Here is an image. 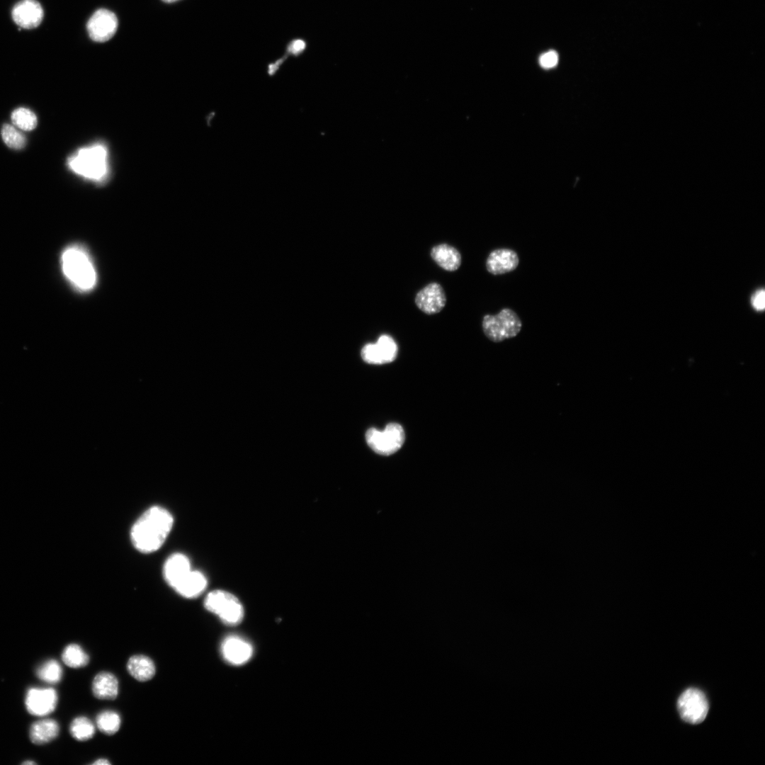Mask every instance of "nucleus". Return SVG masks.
<instances>
[{"instance_id":"1","label":"nucleus","mask_w":765,"mask_h":765,"mask_svg":"<svg viewBox=\"0 0 765 765\" xmlns=\"http://www.w3.org/2000/svg\"><path fill=\"white\" fill-rule=\"evenodd\" d=\"M173 523V516L166 509L158 506L148 509L132 527L133 545L143 553L158 550L169 536Z\"/></svg>"},{"instance_id":"2","label":"nucleus","mask_w":765,"mask_h":765,"mask_svg":"<svg viewBox=\"0 0 765 765\" xmlns=\"http://www.w3.org/2000/svg\"><path fill=\"white\" fill-rule=\"evenodd\" d=\"M63 274L73 287L81 291L91 290L97 282V273L88 251L79 244L66 248L61 256Z\"/></svg>"},{"instance_id":"3","label":"nucleus","mask_w":765,"mask_h":765,"mask_svg":"<svg viewBox=\"0 0 765 765\" xmlns=\"http://www.w3.org/2000/svg\"><path fill=\"white\" fill-rule=\"evenodd\" d=\"M69 168L76 174L95 183H103L109 175L107 147L96 142L79 149L68 159Z\"/></svg>"},{"instance_id":"4","label":"nucleus","mask_w":765,"mask_h":765,"mask_svg":"<svg viewBox=\"0 0 765 765\" xmlns=\"http://www.w3.org/2000/svg\"><path fill=\"white\" fill-rule=\"evenodd\" d=\"M522 322L518 315L510 308H503L496 314H485L482 321V331L490 341L499 343L511 339L521 332Z\"/></svg>"},{"instance_id":"5","label":"nucleus","mask_w":765,"mask_h":765,"mask_svg":"<svg viewBox=\"0 0 765 765\" xmlns=\"http://www.w3.org/2000/svg\"><path fill=\"white\" fill-rule=\"evenodd\" d=\"M204 606L208 611L217 615L223 623L228 625H236L240 623L244 617V608L239 599L223 590L210 592L205 599Z\"/></svg>"},{"instance_id":"6","label":"nucleus","mask_w":765,"mask_h":765,"mask_svg":"<svg viewBox=\"0 0 765 765\" xmlns=\"http://www.w3.org/2000/svg\"><path fill=\"white\" fill-rule=\"evenodd\" d=\"M404 440V431L397 423H390L382 431L370 428L366 433L368 446L376 453L382 455L396 453L402 446Z\"/></svg>"},{"instance_id":"7","label":"nucleus","mask_w":765,"mask_h":765,"mask_svg":"<svg viewBox=\"0 0 765 765\" xmlns=\"http://www.w3.org/2000/svg\"><path fill=\"white\" fill-rule=\"evenodd\" d=\"M677 708L682 720L691 724H698L705 720L708 714V703L701 691L689 688L679 696Z\"/></svg>"},{"instance_id":"8","label":"nucleus","mask_w":765,"mask_h":765,"mask_svg":"<svg viewBox=\"0 0 765 765\" xmlns=\"http://www.w3.org/2000/svg\"><path fill=\"white\" fill-rule=\"evenodd\" d=\"M118 27L116 15L106 8L96 10L86 23L89 38L97 42H104L113 37Z\"/></svg>"},{"instance_id":"9","label":"nucleus","mask_w":765,"mask_h":765,"mask_svg":"<svg viewBox=\"0 0 765 765\" xmlns=\"http://www.w3.org/2000/svg\"><path fill=\"white\" fill-rule=\"evenodd\" d=\"M397 345L394 339L387 334L379 336L376 343L363 346L361 355L362 359L370 364H383L392 362L397 356Z\"/></svg>"},{"instance_id":"10","label":"nucleus","mask_w":765,"mask_h":765,"mask_svg":"<svg viewBox=\"0 0 765 765\" xmlns=\"http://www.w3.org/2000/svg\"><path fill=\"white\" fill-rule=\"evenodd\" d=\"M57 703V694L52 688H30L25 699L28 712L35 716H44L52 713Z\"/></svg>"},{"instance_id":"11","label":"nucleus","mask_w":765,"mask_h":765,"mask_svg":"<svg viewBox=\"0 0 765 765\" xmlns=\"http://www.w3.org/2000/svg\"><path fill=\"white\" fill-rule=\"evenodd\" d=\"M446 300L443 288L436 282L430 283L422 288L414 298L416 307L429 315L440 312L444 308Z\"/></svg>"},{"instance_id":"12","label":"nucleus","mask_w":765,"mask_h":765,"mask_svg":"<svg viewBox=\"0 0 765 765\" xmlns=\"http://www.w3.org/2000/svg\"><path fill=\"white\" fill-rule=\"evenodd\" d=\"M11 17L20 28L32 29L41 23L44 11L37 0H21L12 8Z\"/></svg>"},{"instance_id":"13","label":"nucleus","mask_w":765,"mask_h":765,"mask_svg":"<svg viewBox=\"0 0 765 765\" xmlns=\"http://www.w3.org/2000/svg\"><path fill=\"white\" fill-rule=\"evenodd\" d=\"M221 653L226 662L233 665L247 662L253 654L252 645L238 635L226 637L221 644Z\"/></svg>"},{"instance_id":"14","label":"nucleus","mask_w":765,"mask_h":765,"mask_svg":"<svg viewBox=\"0 0 765 765\" xmlns=\"http://www.w3.org/2000/svg\"><path fill=\"white\" fill-rule=\"evenodd\" d=\"M519 264L517 253L511 249L501 248L492 250L488 255L485 266L492 275H502L514 271Z\"/></svg>"},{"instance_id":"15","label":"nucleus","mask_w":765,"mask_h":765,"mask_svg":"<svg viewBox=\"0 0 765 765\" xmlns=\"http://www.w3.org/2000/svg\"><path fill=\"white\" fill-rule=\"evenodd\" d=\"M430 255L438 266L447 271L458 270L462 263L460 251L455 247L445 243L434 246Z\"/></svg>"},{"instance_id":"16","label":"nucleus","mask_w":765,"mask_h":765,"mask_svg":"<svg viewBox=\"0 0 765 765\" xmlns=\"http://www.w3.org/2000/svg\"><path fill=\"white\" fill-rule=\"evenodd\" d=\"M191 570L190 561L185 555L173 554L166 560L164 566L165 580L174 588Z\"/></svg>"},{"instance_id":"17","label":"nucleus","mask_w":765,"mask_h":765,"mask_svg":"<svg viewBox=\"0 0 765 765\" xmlns=\"http://www.w3.org/2000/svg\"><path fill=\"white\" fill-rule=\"evenodd\" d=\"M207 586L204 574L196 570H190L173 588L183 597L191 599L199 596Z\"/></svg>"},{"instance_id":"18","label":"nucleus","mask_w":765,"mask_h":765,"mask_svg":"<svg viewBox=\"0 0 765 765\" xmlns=\"http://www.w3.org/2000/svg\"><path fill=\"white\" fill-rule=\"evenodd\" d=\"M60 732L57 721L45 718L34 722L29 730L31 742L35 744H44L55 739Z\"/></svg>"},{"instance_id":"19","label":"nucleus","mask_w":765,"mask_h":765,"mask_svg":"<svg viewBox=\"0 0 765 765\" xmlns=\"http://www.w3.org/2000/svg\"><path fill=\"white\" fill-rule=\"evenodd\" d=\"M92 691L98 699L113 700L118 693V681L111 673L102 672L96 674L92 682Z\"/></svg>"},{"instance_id":"20","label":"nucleus","mask_w":765,"mask_h":765,"mask_svg":"<svg viewBox=\"0 0 765 765\" xmlns=\"http://www.w3.org/2000/svg\"><path fill=\"white\" fill-rule=\"evenodd\" d=\"M127 669L133 678L140 681L151 679L154 676L156 670L153 661L149 657L142 654L134 655L130 657L127 663Z\"/></svg>"},{"instance_id":"21","label":"nucleus","mask_w":765,"mask_h":765,"mask_svg":"<svg viewBox=\"0 0 765 765\" xmlns=\"http://www.w3.org/2000/svg\"><path fill=\"white\" fill-rule=\"evenodd\" d=\"M64 663L71 668H80L86 666L89 661V655L77 644H69L64 649L62 654Z\"/></svg>"},{"instance_id":"22","label":"nucleus","mask_w":765,"mask_h":765,"mask_svg":"<svg viewBox=\"0 0 765 765\" xmlns=\"http://www.w3.org/2000/svg\"><path fill=\"white\" fill-rule=\"evenodd\" d=\"M71 735L78 741H86L95 733L94 723L86 717L79 716L74 718L69 725Z\"/></svg>"},{"instance_id":"23","label":"nucleus","mask_w":765,"mask_h":765,"mask_svg":"<svg viewBox=\"0 0 765 765\" xmlns=\"http://www.w3.org/2000/svg\"><path fill=\"white\" fill-rule=\"evenodd\" d=\"M37 676L49 684L58 683L62 676V669L55 659H49L40 664L36 669Z\"/></svg>"},{"instance_id":"24","label":"nucleus","mask_w":765,"mask_h":765,"mask_svg":"<svg viewBox=\"0 0 765 765\" xmlns=\"http://www.w3.org/2000/svg\"><path fill=\"white\" fill-rule=\"evenodd\" d=\"M96 726L98 729L106 734H115L120 726V717L113 710H104L101 712L96 717Z\"/></svg>"},{"instance_id":"25","label":"nucleus","mask_w":765,"mask_h":765,"mask_svg":"<svg viewBox=\"0 0 765 765\" xmlns=\"http://www.w3.org/2000/svg\"><path fill=\"white\" fill-rule=\"evenodd\" d=\"M13 123L23 130H32L37 125V118L33 112L25 108L16 109L11 114Z\"/></svg>"},{"instance_id":"26","label":"nucleus","mask_w":765,"mask_h":765,"mask_svg":"<svg viewBox=\"0 0 765 765\" xmlns=\"http://www.w3.org/2000/svg\"><path fill=\"white\" fill-rule=\"evenodd\" d=\"M1 136L5 144L12 149H21L26 144L25 137L12 125L8 124L2 127Z\"/></svg>"},{"instance_id":"27","label":"nucleus","mask_w":765,"mask_h":765,"mask_svg":"<svg viewBox=\"0 0 765 765\" xmlns=\"http://www.w3.org/2000/svg\"><path fill=\"white\" fill-rule=\"evenodd\" d=\"M539 62L543 68H552L555 67L558 62V55L557 52L553 50L548 51L540 56Z\"/></svg>"},{"instance_id":"28","label":"nucleus","mask_w":765,"mask_h":765,"mask_svg":"<svg viewBox=\"0 0 765 765\" xmlns=\"http://www.w3.org/2000/svg\"><path fill=\"white\" fill-rule=\"evenodd\" d=\"M751 303L752 307L757 311H761L765 307V292L764 290H757L752 296Z\"/></svg>"},{"instance_id":"29","label":"nucleus","mask_w":765,"mask_h":765,"mask_svg":"<svg viewBox=\"0 0 765 765\" xmlns=\"http://www.w3.org/2000/svg\"><path fill=\"white\" fill-rule=\"evenodd\" d=\"M305 47L306 44L302 40H295L289 45L288 51L293 55H298L305 50Z\"/></svg>"},{"instance_id":"30","label":"nucleus","mask_w":765,"mask_h":765,"mask_svg":"<svg viewBox=\"0 0 765 765\" xmlns=\"http://www.w3.org/2000/svg\"><path fill=\"white\" fill-rule=\"evenodd\" d=\"M283 61H284V59L282 58V59H280V60H277L274 63L270 64L268 65V74L270 76L273 75L277 72V70L278 69L280 65L283 62Z\"/></svg>"},{"instance_id":"31","label":"nucleus","mask_w":765,"mask_h":765,"mask_svg":"<svg viewBox=\"0 0 765 765\" xmlns=\"http://www.w3.org/2000/svg\"><path fill=\"white\" fill-rule=\"evenodd\" d=\"M94 765H109L110 761L106 759H98L93 763Z\"/></svg>"},{"instance_id":"32","label":"nucleus","mask_w":765,"mask_h":765,"mask_svg":"<svg viewBox=\"0 0 765 765\" xmlns=\"http://www.w3.org/2000/svg\"><path fill=\"white\" fill-rule=\"evenodd\" d=\"M22 764L30 765V764H36V763L35 761H31V760H29V761L27 760V761H25L22 762Z\"/></svg>"},{"instance_id":"33","label":"nucleus","mask_w":765,"mask_h":765,"mask_svg":"<svg viewBox=\"0 0 765 765\" xmlns=\"http://www.w3.org/2000/svg\"><path fill=\"white\" fill-rule=\"evenodd\" d=\"M162 1H163L165 3H173V2L177 1L178 0H162Z\"/></svg>"}]
</instances>
